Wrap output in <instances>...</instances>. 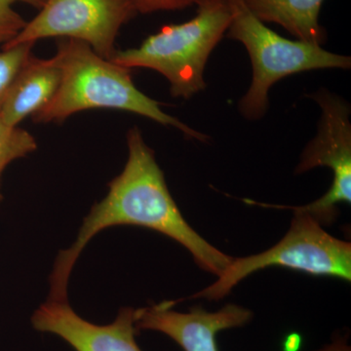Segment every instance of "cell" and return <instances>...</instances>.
I'll return each instance as SVG.
<instances>
[{"label":"cell","instance_id":"6da1fadb","mask_svg":"<svg viewBox=\"0 0 351 351\" xmlns=\"http://www.w3.org/2000/svg\"><path fill=\"white\" fill-rule=\"evenodd\" d=\"M127 145L128 159L121 174L108 184L107 196L92 207L75 243L58 255L50 276L49 301H68L69 279L76 261L90 240L110 226H142L162 233L217 276L232 263L233 258L215 248L186 223L138 127L127 133Z\"/></svg>","mask_w":351,"mask_h":351},{"label":"cell","instance_id":"7a4b0ae2","mask_svg":"<svg viewBox=\"0 0 351 351\" xmlns=\"http://www.w3.org/2000/svg\"><path fill=\"white\" fill-rule=\"evenodd\" d=\"M55 56L62 69L61 83L49 104L32 117L36 123L62 122L76 112L106 108L136 113L200 142L208 141L206 135L164 112L160 103L141 92L132 80V69L100 56L87 43L60 39Z\"/></svg>","mask_w":351,"mask_h":351},{"label":"cell","instance_id":"3957f363","mask_svg":"<svg viewBox=\"0 0 351 351\" xmlns=\"http://www.w3.org/2000/svg\"><path fill=\"white\" fill-rule=\"evenodd\" d=\"M193 19L168 25L138 47L117 51L112 61L130 69H152L170 83L176 98L189 100L204 90L205 66L230 27L228 0H205Z\"/></svg>","mask_w":351,"mask_h":351},{"label":"cell","instance_id":"277c9868","mask_svg":"<svg viewBox=\"0 0 351 351\" xmlns=\"http://www.w3.org/2000/svg\"><path fill=\"white\" fill-rule=\"evenodd\" d=\"M228 4L232 19L226 36L243 44L253 69L251 86L239 106L246 119L265 115L270 88L284 77L315 69H350V57L329 52L318 44L279 36L256 17L243 0H228Z\"/></svg>","mask_w":351,"mask_h":351},{"label":"cell","instance_id":"5b68a950","mask_svg":"<svg viewBox=\"0 0 351 351\" xmlns=\"http://www.w3.org/2000/svg\"><path fill=\"white\" fill-rule=\"evenodd\" d=\"M247 204L291 209L294 211L290 230L282 240L269 250L250 256L232 258V263L218 276V280L203 289L193 298L223 299L237 284L258 270L282 267L313 276H334L351 280V245L332 237L313 217L289 206L263 204L244 199Z\"/></svg>","mask_w":351,"mask_h":351},{"label":"cell","instance_id":"8992f818","mask_svg":"<svg viewBox=\"0 0 351 351\" xmlns=\"http://www.w3.org/2000/svg\"><path fill=\"white\" fill-rule=\"evenodd\" d=\"M39 10L3 48L45 38L76 39L112 60L120 29L137 14L129 0H46Z\"/></svg>","mask_w":351,"mask_h":351},{"label":"cell","instance_id":"52a82bcc","mask_svg":"<svg viewBox=\"0 0 351 351\" xmlns=\"http://www.w3.org/2000/svg\"><path fill=\"white\" fill-rule=\"evenodd\" d=\"M311 97L320 106L321 119L317 134L302 152L295 172L325 166L332 170V182L329 191L315 202L291 208L328 226L338 216V205L351 201L350 108L346 101L325 89Z\"/></svg>","mask_w":351,"mask_h":351},{"label":"cell","instance_id":"ba28073f","mask_svg":"<svg viewBox=\"0 0 351 351\" xmlns=\"http://www.w3.org/2000/svg\"><path fill=\"white\" fill-rule=\"evenodd\" d=\"M173 306L174 302H163L136 309V328L162 332L184 351H219L217 334L244 326L253 316L250 311L237 304H228L216 313L195 307L182 313L173 311ZM323 351H350V348L338 341Z\"/></svg>","mask_w":351,"mask_h":351},{"label":"cell","instance_id":"9c48e42d","mask_svg":"<svg viewBox=\"0 0 351 351\" xmlns=\"http://www.w3.org/2000/svg\"><path fill=\"white\" fill-rule=\"evenodd\" d=\"M136 309L124 307L112 323L97 325L83 319L68 301L48 300L34 311L36 331L63 339L75 351H143L136 343Z\"/></svg>","mask_w":351,"mask_h":351},{"label":"cell","instance_id":"30bf717a","mask_svg":"<svg viewBox=\"0 0 351 351\" xmlns=\"http://www.w3.org/2000/svg\"><path fill=\"white\" fill-rule=\"evenodd\" d=\"M62 80V69L56 56L38 59L36 56L20 71L0 110V117L10 126H19L49 104Z\"/></svg>","mask_w":351,"mask_h":351},{"label":"cell","instance_id":"8fae6325","mask_svg":"<svg viewBox=\"0 0 351 351\" xmlns=\"http://www.w3.org/2000/svg\"><path fill=\"white\" fill-rule=\"evenodd\" d=\"M263 23L281 25L295 38L321 45L326 38L319 24L325 0H243Z\"/></svg>","mask_w":351,"mask_h":351},{"label":"cell","instance_id":"7c38bea8","mask_svg":"<svg viewBox=\"0 0 351 351\" xmlns=\"http://www.w3.org/2000/svg\"><path fill=\"white\" fill-rule=\"evenodd\" d=\"M36 149L38 144L32 134L19 126L8 125L0 117V180L9 164L27 156Z\"/></svg>","mask_w":351,"mask_h":351},{"label":"cell","instance_id":"4fadbf2b","mask_svg":"<svg viewBox=\"0 0 351 351\" xmlns=\"http://www.w3.org/2000/svg\"><path fill=\"white\" fill-rule=\"evenodd\" d=\"M34 44H17L0 52V110L20 71L31 59Z\"/></svg>","mask_w":351,"mask_h":351},{"label":"cell","instance_id":"5bb4252c","mask_svg":"<svg viewBox=\"0 0 351 351\" xmlns=\"http://www.w3.org/2000/svg\"><path fill=\"white\" fill-rule=\"evenodd\" d=\"M46 0H0V44L5 45L25 27V21L16 11L15 5L25 3L40 9Z\"/></svg>","mask_w":351,"mask_h":351},{"label":"cell","instance_id":"9a60e30c","mask_svg":"<svg viewBox=\"0 0 351 351\" xmlns=\"http://www.w3.org/2000/svg\"><path fill=\"white\" fill-rule=\"evenodd\" d=\"M203 1L205 0H129L137 14L179 10L191 5H199Z\"/></svg>","mask_w":351,"mask_h":351},{"label":"cell","instance_id":"2e32d148","mask_svg":"<svg viewBox=\"0 0 351 351\" xmlns=\"http://www.w3.org/2000/svg\"><path fill=\"white\" fill-rule=\"evenodd\" d=\"M301 339L298 335H291L284 345V350L285 351H297L299 350Z\"/></svg>","mask_w":351,"mask_h":351}]
</instances>
